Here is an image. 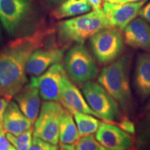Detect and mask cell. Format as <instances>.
Instances as JSON below:
<instances>
[{"label":"cell","instance_id":"cell-1","mask_svg":"<svg viewBox=\"0 0 150 150\" xmlns=\"http://www.w3.org/2000/svg\"><path fill=\"white\" fill-rule=\"evenodd\" d=\"M56 31L40 26L31 35L11 40L0 51V96L15 97L28 83L26 66L35 50L56 45Z\"/></svg>","mask_w":150,"mask_h":150},{"label":"cell","instance_id":"cell-2","mask_svg":"<svg viewBox=\"0 0 150 150\" xmlns=\"http://www.w3.org/2000/svg\"><path fill=\"white\" fill-rule=\"evenodd\" d=\"M131 65V56L125 54L106 65L97 77V83L106 90L126 113H130L134 107L129 79Z\"/></svg>","mask_w":150,"mask_h":150},{"label":"cell","instance_id":"cell-3","mask_svg":"<svg viewBox=\"0 0 150 150\" xmlns=\"http://www.w3.org/2000/svg\"><path fill=\"white\" fill-rule=\"evenodd\" d=\"M109 27L103 9L93 10L91 13L61 22L57 26L59 46L65 49L73 43H84L98 31Z\"/></svg>","mask_w":150,"mask_h":150},{"label":"cell","instance_id":"cell-4","mask_svg":"<svg viewBox=\"0 0 150 150\" xmlns=\"http://www.w3.org/2000/svg\"><path fill=\"white\" fill-rule=\"evenodd\" d=\"M65 70L75 84L81 86L98 77L96 61L83 43L73 46L65 57Z\"/></svg>","mask_w":150,"mask_h":150},{"label":"cell","instance_id":"cell-5","mask_svg":"<svg viewBox=\"0 0 150 150\" xmlns=\"http://www.w3.org/2000/svg\"><path fill=\"white\" fill-rule=\"evenodd\" d=\"M93 57L99 64L107 65L120 57L125 48V39L120 30L109 27L90 38Z\"/></svg>","mask_w":150,"mask_h":150},{"label":"cell","instance_id":"cell-6","mask_svg":"<svg viewBox=\"0 0 150 150\" xmlns=\"http://www.w3.org/2000/svg\"><path fill=\"white\" fill-rule=\"evenodd\" d=\"M81 92L90 108L99 118L114 122L120 117L122 109L119 104L100 84L91 81L82 86Z\"/></svg>","mask_w":150,"mask_h":150},{"label":"cell","instance_id":"cell-7","mask_svg":"<svg viewBox=\"0 0 150 150\" xmlns=\"http://www.w3.org/2000/svg\"><path fill=\"white\" fill-rule=\"evenodd\" d=\"M65 108L59 102L45 101L33 123V136L53 145L59 142L60 122Z\"/></svg>","mask_w":150,"mask_h":150},{"label":"cell","instance_id":"cell-8","mask_svg":"<svg viewBox=\"0 0 150 150\" xmlns=\"http://www.w3.org/2000/svg\"><path fill=\"white\" fill-rule=\"evenodd\" d=\"M65 74L64 65L55 63L40 76H33L29 83L37 87L43 100L59 102L62 80Z\"/></svg>","mask_w":150,"mask_h":150},{"label":"cell","instance_id":"cell-9","mask_svg":"<svg viewBox=\"0 0 150 150\" xmlns=\"http://www.w3.org/2000/svg\"><path fill=\"white\" fill-rule=\"evenodd\" d=\"M95 138L102 147L110 150H129L134 147L132 136L124 131L117 125L101 122L95 133Z\"/></svg>","mask_w":150,"mask_h":150},{"label":"cell","instance_id":"cell-10","mask_svg":"<svg viewBox=\"0 0 150 150\" xmlns=\"http://www.w3.org/2000/svg\"><path fill=\"white\" fill-rule=\"evenodd\" d=\"M30 10L29 0H0V20L10 34L16 32Z\"/></svg>","mask_w":150,"mask_h":150},{"label":"cell","instance_id":"cell-11","mask_svg":"<svg viewBox=\"0 0 150 150\" xmlns=\"http://www.w3.org/2000/svg\"><path fill=\"white\" fill-rule=\"evenodd\" d=\"M65 49L61 47H45L37 49L28 60L26 72L32 76H40L55 63H61Z\"/></svg>","mask_w":150,"mask_h":150},{"label":"cell","instance_id":"cell-12","mask_svg":"<svg viewBox=\"0 0 150 150\" xmlns=\"http://www.w3.org/2000/svg\"><path fill=\"white\" fill-rule=\"evenodd\" d=\"M145 1L143 0L125 4L104 2L103 11L110 27L124 31L127 26L136 18Z\"/></svg>","mask_w":150,"mask_h":150},{"label":"cell","instance_id":"cell-13","mask_svg":"<svg viewBox=\"0 0 150 150\" xmlns=\"http://www.w3.org/2000/svg\"><path fill=\"white\" fill-rule=\"evenodd\" d=\"M59 102L72 114L76 111L81 112L99 118L98 115L90 108L82 92L71 81L67 74L62 80Z\"/></svg>","mask_w":150,"mask_h":150},{"label":"cell","instance_id":"cell-14","mask_svg":"<svg viewBox=\"0 0 150 150\" xmlns=\"http://www.w3.org/2000/svg\"><path fill=\"white\" fill-rule=\"evenodd\" d=\"M127 45L150 53V25L142 18H136L124 29Z\"/></svg>","mask_w":150,"mask_h":150},{"label":"cell","instance_id":"cell-15","mask_svg":"<svg viewBox=\"0 0 150 150\" xmlns=\"http://www.w3.org/2000/svg\"><path fill=\"white\" fill-rule=\"evenodd\" d=\"M133 86L137 97L143 102L150 97V54L138 56L135 65Z\"/></svg>","mask_w":150,"mask_h":150},{"label":"cell","instance_id":"cell-16","mask_svg":"<svg viewBox=\"0 0 150 150\" xmlns=\"http://www.w3.org/2000/svg\"><path fill=\"white\" fill-rule=\"evenodd\" d=\"M15 100L24 115L34 123L40 110V95L37 87L27 83L15 95Z\"/></svg>","mask_w":150,"mask_h":150},{"label":"cell","instance_id":"cell-17","mask_svg":"<svg viewBox=\"0 0 150 150\" xmlns=\"http://www.w3.org/2000/svg\"><path fill=\"white\" fill-rule=\"evenodd\" d=\"M33 125L32 122L20 110L17 103L11 101L3 117V129L5 132L18 136L32 128Z\"/></svg>","mask_w":150,"mask_h":150},{"label":"cell","instance_id":"cell-18","mask_svg":"<svg viewBox=\"0 0 150 150\" xmlns=\"http://www.w3.org/2000/svg\"><path fill=\"white\" fill-rule=\"evenodd\" d=\"M80 138L73 115L65 108L59 127L60 145L74 144Z\"/></svg>","mask_w":150,"mask_h":150},{"label":"cell","instance_id":"cell-19","mask_svg":"<svg viewBox=\"0 0 150 150\" xmlns=\"http://www.w3.org/2000/svg\"><path fill=\"white\" fill-rule=\"evenodd\" d=\"M91 6L87 0H65L52 12L56 19L74 17L86 13L91 11Z\"/></svg>","mask_w":150,"mask_h":150},{"label":"cell","instance_id":"cell-20","mask_svg":"<svg viewBox=\"0 0 150 150\" xmlns=\"http://www.w3.org/2000/svg\"><path fill=\"white\" fill-rule=\"evenodd\" d=\"M72 115L80 137L96 133L101 122V121L98 120V117L90 114L77 111L73 112Z\"/></svg>","mask_w":150,"mask_h":150},{"label":"cell","instance_id":"cell-21","mask_svg":"<svg viewBox=\"0 0 150 150\" xmlns=\"http://www.w3.org/2000/svg\"><path fill=\"white\" fill-rule=\"evenodd\" d=\"M138 147L150 143V111H147L138 117L136 124Z\"/></svg>","mask_w":150,"mask_h":150},{"label":"cell","instance_id":"cell-22","mask_svg":"<svg viewBox=\"0 0 150 150\" xmlns=\"http://www.w3.org/2000/svg\"><path fill=\"white\" fill-rule=\"evenodd\" d=\"M6 136L16 150H29L33 138V128L28 129L18 136L6 133Z\"/></svg>","mask_w":150,"mask_h":150},{"label":"cell","instance_id":"cell-23","mask_svg":"<svg viewBox=\"0 0 150 150\" xmlns=\"http://www.w3.org/2000/svg\"><path fill=\"white\" fill-rule=\"evenodd\" d=\"M101 147L93 134L80 137L74 143L76 150H101Z\"/></svg>","mask_w":150,"mask_h":150},{"label":"cell","instance_id":"cell-24","mask_svg":"<svg viewBox=\"0 0 150 150\" xmlns=\"http://www.w3.org/2000/svg\"><path fill=\"white\" fill-rule=\"evenodd\" d=\"M117 125L131 136H133L136 135V124L134 122V121H132V120L129 117L127 114L120 116V117L117 120Z\"/></svg>","mask_w":150,"mask_h":150},{"label":"cell","instance_id":"cell-25","mask_svg":"<svg viewBox=\"0 0 150 150\" xmlns=\"http://www.w3.org/2000/svg\"><path fill=\"white\" fill-rule=\"evenodd\" d=\"M58 145H53L40 138L33 137L29 150H59Z\"/></svg>","mask_w":150,"mask_h":150},{"label":"cell","instance_id":"cell-26","mask_svg":"<svg viewBox=\"0 0 150 150\" xmlns=\"http://www.w3.org/2000/svg\"><path fill=\"white\" fill-rule=\"evenodd\" d=\"M13 146L7 139L6 136V133L3 127L0 128V150H15Z\"/></svg>","mask_w":150,"mask_h":150},{"label":"cell","instance_id":"cell-27","mask_svg":"<svg viewBox=\"0 0 150 150\" xmlns=\"http://www.w3.org/2000/svg\"><path fill=\"white\" fill-rule=\"evenodd\" d=\"M11 101V97L0 96V127H3V117L4 112L9 102Z\"/></svg>","mask_w":150,"mask_h":150},{"label":"cell","instance_id":"cell-28","mask_svg":"<svg viewBox=\"0 0 150 150\" xmlns=\"http://www.w3.org/2000/svg\"><path fill=\"white\" fill-rule=\"evenodd\" d=\"M138 15L140 16V18L146 20L148 23L150 24V2L147 4L143 8H141Z\"/></svg>","mask_w":150,"mask_h":150},{"label":"cell","instance_id":"cell-29","mask_svg":"<svg viewBox=\"0 0 150 150\" xmlns=\"http://www.w3.org/2000/svg\"><path fill=\"white\" fill-rule=\"evenodd\" d=\"M105 2H109L116 4H125L138 2V1H143V0H104Z\"/></svg>","mask_w":150,"mask_h":150},{"label":"cell","instance_id":"cell-30","mask_svg":"<svg viewBox=\"0 0 150 150\" xmlns=\"http://www.w3.org/2000/svg\"><path fill=\"white\" fill-rule=\"evenodd\" d=\"M93 7V10H101L102 9V0H87Z\"/></svg>","mask_w":150,"mask_h":150},{"label":"cell","instance_id":"cell-31","mask_svg":"<svg viewBox=\"0 0 150 150\" xmlns=\"http://www.w3.org/2000/svg\"><path fill=\"white\" fill-rule=\"evenodd\" d=\"M61 148L64 150H76L74 147V144L72 145H60Z\"/></svg>","mask_w":150,"mask_h":150},{"label":"cell","instance_id":"cell-32","mask_svg":"<svg viewBox=\"0 0 150 150\" xmlns=\"http://www.w3.org/2000/svg\"><path fill=\"white\" fill-rule=\"evenodd\" d=\"M47 1H49V3L51 4L59 5L63 3V1H65V0H47Z\"/></svg>","mask_w":150,"mask_h":150},{"label":"cell","instance_id":"cell-33","mask_svg":"<svg viewBox=\"0 0 150 150\" xmlns=\"http://www.w3.org/2000/svg\"><path fill=\"white\" fill-rule=\"evenodd\" d=\"M143 110L145 112L147 111H150V98L148 99L147 102L146 103V104L143 107Z\"/></svg>","mask_w":150,"mask_h":150},{"label":"cell","instance_id":"cell-34","mask_svg":"<svg viewBox=\"0 0 150 150\" xmlns=\"http://www.w3.org/2000/svg\"><path fill=\"white\" fill-rule=\"evenodd\" d=\"M140 150H150V143L140 147Z\"/></svg>","mask_w":150,"mask_h":150},{"label":"cell","instance_id":"cell-35","mask_svg":"<svg viewBox=\"0 0 150 150\" xmlns=\"http://www.w3.org/2000/svg\"><path fill=\"white\" fill-rule=\"evenodd\" d=\"M101 150H110V149H106V148H105V147H101ZM129 150H136V149H135V148L134 147V148H132V149H129Z\"/></svg>","mask_w":150,"mask_h":150},{"label":"cell","instance_id":"cell-36","mask_svg":"<svg viewBox=\"0 0 150 150\" xmlns=\"http://www.w3.org/2000/svg\"><path fill=\"white\" fill-rule=\"evenodd\" d=\"M60 150H64V149H62V148H61V149H60Z\"/></svg>","mask_w":150,"mask_h":150},{"label":"cell","instance_id":"cell-37","mask_svg":"<svg viewBox=\"0 0 150 150\" xmlns=\"http://www.w3.org/2000/svg\"><path fill=\"white\" fill-rule=\"evenodd\" d=\"M1 127H0V128H1Z\"/></svg>","mask_w":150,"mask_h":150},{"label":"cell","instance_id":"cell-38","mask_svg":"<svg viewBox=\"0 0 150 150\" xmlns=\"http://www.w3.org/2000/svg\"><path fill=\"white\" fill-rule=\"evenodd\" d=\"M15 150H16V149H15Z\"/></svg>","mask_w":150,"mask_h":150}]
</instances>
